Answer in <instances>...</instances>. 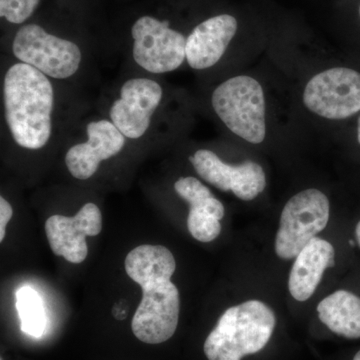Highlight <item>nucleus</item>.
<instances>
[{"mask_svg": "<svg viewBox=\"0 0 360 360\" xmlns=\"http://www.w3.org/2000/svg\"><path fill=\"white\" fill-rule=\"evenodd\" d=\"M124 269L142 290L132 333L148 345L165 342L174 336L179 321V291L170 281L176 269L174 255L165 246H137L125 258Z\"/></svg>", "mask_w": 360, "mask_h": 360, "instance_id": "nucleus-1", "label": "nucleus"}, {"mask_svg": "<svg viewBox=\"0 0 360 360\" xmlns=\"http://www.w3.org/2000/svg\"><path fill=\"white\" fill-rule=\"evenodd\" d=\"M6 122L13 141L26 149L44 148L52 132L54 90L51 80L37 68L18 63L4 75Z\"/></svg>", "mask_w": 360, "mask_h": 360, "instance_id": "nucleus-2", "label": "nucleus"}, {"mask_svg": "<svg viewBox=\"0 0 360 360\" xmlns=\"http://www.w3.org/2000/svg\"><path fill=\"white\" fill-rule=\"evenodd\" d=\"M276 316L260 300H248L229 307L205 341L208 360H241L262 352L274 335Z\"/></svg>", "mask_w": 360, "mask_h": 360, "instance_id": "nucleus-3", "label": "nucleus"}, {"mask_svg": "<svg viewBox=\"0 0 360 360\" xmlns=\"http://www.w3.org/2000/svg\"><path fill=\"white\" fill-rule=\"evenodd\" d=\"M215 113L234 134L262 143L266 135L264 89L257 79L245 75L229 78L212 96Z\"/></svg>", "mask_w": 360, "mask_h": 360, "instance_id": "nucleus-4", "label": "nucleus"}, {"mask_svg": "<svg viewBox=\"0 0 360 360\" xmlns=\"http://www.w3.org/2000/svg\"><path fill=\"white\" fill-rule=\"evenodd\" d=\"M330 217L328 196L319 189L300 191L284 205L274 241L277 257L293 259L326 229Z\"/></svg>", "mask_w": 360, "mask_h": 360, "instance_id": "nucleus-5", "label": "nucleus"}, {"mask_svg": "<svg viewBox=\"0 0 360 360\" xmlns=\"http://www.w3.org/2000/svg\"><path fill=\"white\" fill-rule=\"evenodd\" d=\"M13 56L47 77L66 79L79 70L82 53L70 40L51 34L37 25H23L13 42Z\"/></svg>", "mask_w": 360, "mask_h": 360, "instance_id": "nucleus-6", "label": "nucleus"}, {"mask_svg": "<svg viewBox=\"0 0 360 360\" xmlns=\"http://www.w3.org/2000/svg\"><path fill=\"white\" fill-rule=\"evenodd\" d=\"M132 56L135 63L150 73L170 72L186 59V39L169 27L167 20L142 16L131 28Z\"/></svg>", "mask_w": 360, "mask_h": 360, "instance_id": "nucleus-7", "label": "nucleus"}, {"mask_svg": "<svg viewBox=\"0 0 360 360\" xmlns=\"http://www.w3.org/2000/svg\"><path fill=\"white\" fill-rule=\"evenodd\" d=\"M303 103L328 120H345L360 111V73L345 68L324 70L307 82Z\"/></svg>", "mask_w": 360, "mask_h": 360, "instance_id": "nucleus-8", "label": "nucleus"}, {"mask_svg": "<svg viewBox=\"0 0 360 360\" xmlns=\"http://www.w3.org/2000/svg\"><path fill=\"white\" fill-rule=\"evenodd\" d=\"M162 96V87L155 80L130 78L122 84L120 97L111 105V122L127 139H141L150 127Z\"/></svg>", "mask_w": 360, "mask_h": 360, "instance_id": "nucleus-9", "label": "nucleus"}, {"mask_svg": "<svg viewBox=\"0 0 360 360\" xmlns=\"http://www.w3.org/2000/svg\"><path fill=\"white\" fill-rule=\"evenodd\" d=\"M189 161L201 179L224 193L232 191L241 200H255L266 186L264 168L255 161L227 165L207 149L195 151Z\"/></svg>", "mask_w": 360, "mask_h": 360, "instance_id": "nucleus-10", "label": "nucleus"}, {"mask_svg": "<svg viewBox=\"0 0 360 360\" xmlns=\"http://www.w3.org/2000/svg\"><path fill=\"white\" fill-rule=\"evenodd\" d=\"M103 229L101 210L89 202L72 217L52 215L45 222V233L52 252L68 262H84L89 255L86 236H98Z\"/></svg>", "mask_w": 360, "mask_h": 360, "instance_id": "nucleus-11", "label": "nucleus"}, {"mask_svg": "<svg viewBox=\"0 0 360 360\" xmlns=\"http://www.w3.org/2000/svg\"><path fill=\"white\" fill-rule=\"evenodd\" d=\"M87 141L68 149L65 165L75 179L86 180L94 176L99 165L117 155L125 146L124 136L111 122L101 120L86 127Z\"/></svg>", "mask_w": 360, "mask_h": 360, "instance_id": "nucleus-12", "label": "nucleus"}, {"mask_svg": "<svg viewBox=\"0 0 360 360\" xmlns=\"http://www.w3.org/2000/svg\"><path fill=\"white\" fill-rule=\"evenodd\" d=\"M236 32L238 21L229 14H220L203 21L186 39L187 63L198 70L217 65Z\"/></svg>", "mask_w": 360, "mask_h": 360, "instance_id": "nucleus-13", "label": "nucleus"}, {"mask_svg": "<svg viewBox=\"0 0 360 360\" xmlns=\"http://www.w3.org/2000/svg\"><path fill=\"white\" fill-rule=\"evenodd\" d=\"M335 250L329 241L314 238L295 258L288 278V290L296 302H304L314 295L324 272L335 266Z\"/></svg>", "mask_w": 360, "mask_h": 360, "instance_id": "nucleus-14", "label": "nucleus"}, {"mask_svg": "<svg viewBox=\"0 0 360 360\" xmlns=\"http://www.w3.org/2000/svg\"><path fill=\"white\" fill-rule=\"evenodd\" d=\"M319 319L336 335L347 340L360 338V297L352 291L336 290L316 307Z\"/></svg>", "mask_w": 360, "mask_h": 360, "instance_id": "nucleus-15", "label": "nucleus"}, {"mask_svg": "<svg viewBox=\"0 0 360 360\" xmlns=\"http://www.w3.org/2000/svg\"><path fill=\"white\" fill-rule=\"evenodd\" d=\"M16 309L21 331L32 338H41L46 330L47 317L39 293L30 286L21 288L16 292Z\"/></svg>", "mask_w": 360, "mask_h": 360, "instance_id": "nucleus-16", "label": "nucleus"}, {"mask_svg": "<svg viewBox=\"0 0 360 360\" xmlns=\"http://www.w3.org/2000/svg\"><path fill=\"white\" fill-rule=\"evenodd\" d=\"M174 189L182 200L193 210H205L221 220L224 217V206L215 198L202 182L193 176L181 177L174 184Z\"/></svg>", "mask_w": 360, "mask_h": 360, "instance_id": "nucleus-17", "label": "nucleus"}, {"mask_svg": "<svg viewBox=\"0 0 360 360\" xmlns=\"http://www.w3.org/2000/svg\"><path fill=\"white\" fill-rule=\"evenodd\" d=\"M187 229L196 240L212 243L219 238L221 232V224L220 220L210 213L191 208L187 217Z\"/></svg>", "mask_w": 360, "mask_h": 360, "instance_id": "nucleus-18", "label": "nucleus"}, {"mask_svg": "<svg viewBox=\"0 0 360 360\" xmlns=\"http://www.w3.org/2000/svg\"><path fill=\"white\" fill-rule=\"evenodd\" d=\"M39 4V0H0V16L20 25L32 15Z\"/></svg>", "mask_w": 360, "mask_h": 360, "instance_id": "nucleus-19", "label": "nucleus"}, {"mask_svg": "<svg viewBox=\"0 0 360 360\" xmlns=\"http://www.w3.org/2000/svg\"><path fill=\"white\" fill-rule=\"evenodd\" d=\"M13 206L1 196L0 198V243H2L6 238V225L9 220L13 219Z\"/></svg>", "mask_w": 360, "mask_h": 360, "instance_id": "nucleus-20", "label": "nucleus"}, {"mask_svg": "<svg viewBox=\"0 0 360 360\" xmlns=\"http://www.w3.org/2000/svg\"><path fill=\"white\" fill-rule=\"evenodd\" d=\"M355 239H356L357 245L360 248V220L357 222L356 226H355Z\"/></svg>", "mask_w": 360, "mask_h": 360, "instance_id": "nucleus-21", "label": "nucleus"}, {"mask_svg": "<svg viewBox=\"0 0 360 360\" xmlns=\"http://www.w3.org/2000/svg\"><path fill=\"white\" fill-rule=\"evenodd\" d=\"M357 139H359V142L360 144V117L359 120V127H357Z\"/></svg>", "mask_w": 360, "mask_h": 360, "instance_id": "nucleus-22", "label": "nucleus"}, {"mask_svg": "<svg viewBox=\"0 0 360 360\" xmlns=\"http://www.w3.org/2000/svg\"><path fill=\"white\" fill-rule=\"evenodd\" d=\"M352 360H360V350L357 352V354L354 355V359Z\"/></svg>", "mask_w": 360, "mask_h": 360, "instance_id": "nucleus-23", "label": "nucleus"}, {"mask_svg": "<svg viewBox=\"0 0 360 360\" xmlns=\"http://www.w3.org/2000/svg\"><path fill=\"white\" fill-rule=\"evenodd\" d=\"M359 14H360V7H359Z\"/></svg>", "mask_w": 360, "mask_h": 360, "instance_id": "nucleus-24", "label": "nucleus"}, {"mask_svg": "<svg viewBox=\"0 0 360 360\" xmlns=\"http://www.w3.org/2000/svg\"><path fill=\"white\" fill-rule=\"evenodd\" d=\"M2 360V359H1Z\"/></svg>", "mask_w": 360, "mask_h": 360, "instance_id": "nucleus-25", "label": "nucleus"}]
</instances>
